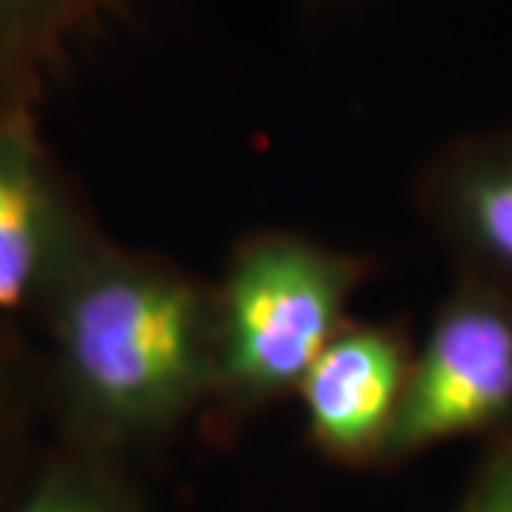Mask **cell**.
<instances>
[{"label": "cell", "instance_id": "1", "mask_svg": "<svg viewBox=\"0 0 512 512\" xmlns=\"http://www.w3.org/2000/svg\"><path fill=\"white\" fill-rule=\"evenodd\" d=\"M35 342L63 439L94 450L157 439L211 402V285L106 234L74 265Z\"/></svg>", "mask_w": 512, "mask_h": 512}, {"label": "cell", "instance_id": "2", "mask_svg": "<svg viewBox=\"0 0 512 512\" xmlns=\"http://www.w3.org/2000/svg\"><path fill=\"white\" fill-rule=\"evenodd\" d=\"M370 265L293 231H256L231 251L214 293V387L225 413L296 396L305 373L350 322Z\"/></svg>", "mask_w": 512, "mask_h": 512}, {"label": "cell", "instance_id": "3", "mask_svg": "<svg viewBox=\"0 0 512 512\" xmlns=\"http://www.w3.org/2000/svg\"><path fill=\"white\" fill-rule=\"evenodd\" d=\"M512 430V293L456 279L413 348L382 461Z\"/></svg>", "mask_w": 512, "mask_h": 512}, {"label": "cell", "instance_id": "4", "mask_svg": "<svg viewBox=\"0 0 512 512\" xmlns=\"http://www.w3.org/2000/svg\"><path fill=\"white\" fill-rule=\"evenodd\" d=\"M100 237L37 109L0 114V333L35 339L57 291Z\"/></svg>", "mask_w": 512, "mask_h": 512}, {"label": "cell", "instance_id": "5", "mask_svg": "<svg viewBox=\"0 0 512 512\" xmlns=\"http://www.w3.org/2000/svg\"><path fill=\"white\" fill-rule=\"evenodd\" d=\"M410 359L413 342L402 330L350 319L296 390L313 447L342 464L382 461Z\"/></svg>", "mask_w": 512, "mask_h": 512}, {"label": "cell", "instance_id": "6", "mask_svg": "<svg viewBox=\"0 0 512 512\" xmlns=\"http://www.w3.org/2000/svg\"><path fill=\"white\" fill-rule=\"evenodd\" d=\"M416 205L456 279L512 293V123L441 146L421 168Z\"/></svg>", "mask_w": 512, "mask_h": 512}, {"label": "cell", "instance_id": "7", "mask_svg": "<svg viewBox=\"0 0 512 512\" xmlns=\"http://www.w3.org/2000/svg\"><path fill=\"white\" fill-rule=\"evenodd\" d=\"M134 0H0V114L37 109L83 43Z\"/></svg>", "mask_w": 512, "mask_h": 512}, {"label": "cell", "instance_id": "8", "mask_svg": "<svg viewBox=\"0 0 512 512\" xmlns=\"http://www.w3.org/2000/svg\"><path fill=\"white\" fill-rule=\"evenodd\" d=\"M103 456V450L66 439V450L40 470L9 512H134Z\"/></svg>", "mask_w": 512, "mask_h": 512}, {"label": "cell", "instance_id": "9", "mask_svg": "<svg viewBox=\"0 0 512 512\" xmlns=\"http://www.w3.org/2000/svg\"><path fill=\"white\" fill-rule=\"evenodd\" d=\"M40 413H49V402L37 342L0 333V447L20 439Z\"/></svg>", "mask_w": 512, "mask_h": 512}, {"label": "cell", "instance_id": "10", "mask_svg": "<svg viewBox=\"0 0 512 512\" xmlns=\"http://www.w3.org/2000/svg\"><path fill=\"white\" fill-rule=\"evenodd\" d=\"M453 512H512V453L495 444L481 458Z\"/></svg>", "mask_w": 512, "mask_h": 512}, {"label": "cell", "instance_id": "11", "mask_svg": "<svg viewBox=\"0 0 512 512\" xmlns=\"http://www.w3.org/2000/svg\"><path fill=\"white\" fill-rule=\"evenodd\" d=\"M495 444H501L504 450H510L512 453V430H507L504 436H498V439H495Z\"/></svg>", "mask_w": 512, "mask_h": 512}]
</instances>
